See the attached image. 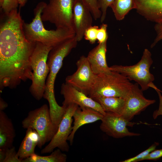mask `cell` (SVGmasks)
<instances>
[{
  "mask_svg": "<svg viewBox=\"0 0 162 162\" xmlns=\"http://www.w3.org/2000/svg\"><path fill=\"white\" fill-rule=\"evenodd\" d=\"M78 42L75 36L53 47L49 54L47 63L49 72L43 98L47 100L50 111L52 114L58 113L62 109L55 97L54 84L57 75L62 67L64 58L76 47Z\"/></svg>",
  "mask_w": 162,
  "mask_h": 162,
  "instance_id": "obj_1",
  "label": "cell"
},
{
  "mask_svg": "<svg viewBox=\"0 0 162 162\" xmlns=\"http://www.w3.org/2000/svg\"><path fill=\"white\" fill-rule=\"evenodd\" d=\"M46 3H38L34 10V18L30 23L24 22L23 29L26 38L35 42H39L54 47L65 40L75 36L73 30L64 28H56L48 30L44 27L41 18L42 11Z\"/></svg>",
  "mask_w": 162,
  "mask_h": 162,
  "instance_id": "obj_2",
  "label": "cell"
},
{
  "mask_svg": "<svg viewBox=\"0 0 162 162\" xmlns=\"http://www.w3.org/2000/svg\"><path fill=\"white\" fill-rule=\"evenodd\" d=\"M133 84L126 77L111 71L97 75L88 96L93 99L100 97L122 98L125 99Z\"/></svg>",
  "mask_w": 162,
  "mask_h": 162,
  "instance_id": "obj_3",
  "label": "cell"
},
{
  "mask_svg": "<svg viewBox=\"0 0 162 162\" xmlns=\"http://www.w3.org/2000/svg\"><path fill=\"white\" fill-rule=\"evenodd\" d=\"M52 47L36 42L31 57L33 76L29 91L33 97L38 100L43 98L45 92L49 72L47 63L48 57Z\"/></svg>",
  "mask_w": 162,
  "mask_h": 162,
  "instance_id": "obj_4",
  "label": "cell"
},
{
  "mask_svg": "<svg viewBox=\"0 0 162 162\" xmlns=\"http://www.w3.org/2000/svg\"><path fill=\"white\" fill-rule=\"evenodd\" d=\"M22 124L25 129L31 128L36 131L40 138L37 146L40 149L50 141L57 131L53 126L49 108L46 104L30 111Z\"/></svg>",
  "mask_w": 162,
  "mask_h": 162,
  "instance_id": "obj_5",
  "label": "cell"
},
{
  "mask_svg": "<svg viewBox=\"0 0 162 162\" xmlns=\"http://www.w3.org/2000/svg\"><path fill=\"white\" fill-rule=\"evenodd\" d=\"M153 63L150 52L144 49L140 60L130 66L114 65L110 67L111 71L118 72L126 77L130 80H134L144 91L149 88V85L154 80V75L150 72Z\"/></svg>",
  "mask_w": 162,
  "mask_h": 162,
  "instance_id": "obj_6",
  "label": "cell"
},
{
  "mask_svg": "<svg viewBox=\"0 0 162 162\" xmlns=\"http://www.w3.org/2000/svg\"><path fill=\"white\" fill-rule=\"evenodd\" d=\"M76 1L49 0L41 14L42 21H48L54 24L56 28L74 31L73 10Z\"/></svg>",
  "mask_w": 162,
  "mask_h": 162,
  "instance_id": "obj_7",
  "label": "cell"
},
{
  "mask_svg": "<svg viewBox=\"0 0 162 162\" xmlns=\"http://www.w3.org/2000/svg\"><path fill=\"white\" fill-rule=\"evenodd\" d=\"M79 106L75 104H69L59 124L56 133L49 143L41 151L42 154L51 153L57 148L62 152H68L69 149L67 142L72 130V124L73 114Z\"/></svg>",
  "mask_w": 162,
  "mask_h": 162,
  "instance_id": "obj_8",
  "label": "cell"
},
{
  "mask_svg": "<svg viewBox=\"0 0 162 162\" xmlns=\"http://www.w3.org/2000/svg\"><path fill=\"white\" fill-rule=\"evenodd\" d=\"M76 64V71L66 77L65 82L88 96L97 75L93 72L87 57L80 56Z\"/></svg>",
  "mask_w": 162,
  "mask_h": 162,
  "instance_id": "obj_9",
  "label": "cell"
},
{
  "mask_svg": "<svg viewBox=\"0 0 162 162\" xmlns=\"http://www.w3.org/2000/svg\"><path fill=\"white\" fill-rule=\"evenodd\" d=\"M101 120L100 130L114 138L137 136L140 135L130 131L127 128V126L132 127L136 123L128 121L121 115L106 112Z\"/></svg>",
  "mask_w": 162,
  "mask_h": 162,
  "instance_id": "obj_10",
  "label": "cell"
},
{
  "mask_svg": "<svg viewBox=\"0 0 162 162\" xmlns=\"http://www.w3.org/2000/svg\"><path fill=\"white\" fill-rule=\"evenodd\" d=\"M136 82L133 84L128 97L125 99L126 103L122 116L127 120L130 121L135 116L139 114L148 106L155 103L154 100L146 98L143 91Z\"/></svg>",
  "mask_w": 162,
  "mask_h": 162,
  "instance_id": "obj_11",
  "label": "cell"
},
{
  "mask_svg": "<svg viewBox=\"0 0 162 162\" xmlns=\"http://www.w3.org/2000/svg\"><path fill=\"white\" fill-rule=\"evenodd\" d=\"M61 94L64 98L62 106L66 108L69 104H74L80 107L92 108L104 115L106 114V112L97 102L66 82L61 86Z\"/></svg>",
  "mask_w": 162,
  "mask_h": 162,
  "instance_id": "obj_12",
  "label": "cell"
},
{
  "mask_svg": "<svg viewBox=\"0 0 162 162\" xmlns=\"http://www.w3.org/2000/svg\"><path fill=\"white\" fill-rule=\"evenodd\" d=\"M93 18L90 10L82 1L76 0L73 10V24L75 37L78 42L84 37L85 31L92 26Z\"/></svg>",
  "mask_w": 162,
  "mask_h": 162,
  "instance_id": "obj_13",
  "label": "cell"
},
{
  "mask_svg": "<svg viewBox=\"0 0 162 162\" xmlns=\"http://www.w3.org/2000/svg\"><path fill=\"white\" fill-rule=\"evenodd\" d=\"M104 116L99 112L92 108L79 106L73 114L74 125L72 127V131L68 139L70 145H72L75 134L80 127L86 124L101 120Z\"/></svg>",
  "mask_w": 162,
  "mask_h": 162,
  "instance_id": "obj_14",
  "label": "cell"
},
{
  "mask_svg": "<svg viewBox=\"0 0 162 162\" xmlns=\"http://www.w3.org/2000/svg\"><path fill=\"white\" fill-rule=\"evenodd\" d=\"M137 12L147 20L162 22V0H134Z\"/></svg>",
  "mask_w": 162,
  "mask_h": 162,
  "instance_id": "obj_15",
  "label": "cell"
},
{
  "mask_svg": "<svg viewBox=\"0 0 162 162\" xmlns=\"http://www.w3.org/2000/svg\"><path fill=\"white\" fill-rule=\"evenodd\" d=\"M106 44L107 41L99 44L86 56L93 72L96 75L109 73L111 71L106 61Z\"/></svg>",
  "mask_w": 162,
  "mask_h": 162,
  "instance_id": "obj_16",
  "label": "cell"
},
{
  "mask_svg": "<svg viewBox=\"0 0 162 162\" xmlns=\"http://www.w3.org/2000/svg\"><path fill=\"white\" fill-rule=\"evenodd\" d=\"M15 136L11 119L4 111H0V149L12 147Z\"/></svg>",
  "mask_w": 162,
  "mask_h": 162,
  "instance_id": "obj_17",
  "label": "cell"
},
{
  "mask_svg": "<svg viewBox=\"0 0 162 162\" xmlns=\"http://www.w3.org/2000/svg\"><path fill=\"white\" fill-rule=\"evenodd\" d=\"M39 140V135L35 130L31 128L27 129L25 136L17 152L18 156L22 161L35 153V148Z\"/></svg>",
  "mask_w": 162,
  "mask_h": 162,
  "instance_id": "obj_18",
  "label": "cell"
},
{
  "mask_svg": "<svg viewBox=\"0 0 162 162\" xmlns=\"http://www.w3.org/2000/svg\"><path fill=\"white\" fill-rule=\"evenodd\" d=\"M100 105L106 112L122 116L125 105V99L123 98L100 97L93 99Z\"/></svg>",
  "mask_w": 162,
  "mask_h": 162,
  "instance_id": "obj_19",
  "label": "cell"
},
{
  "mask_svg": "<svg viewBox=\"0 0 162 162\" xmlns=\"http://www.w3.org/2000/svg\"><path fill=\"white\" fill-rule=\"evenodd\" d=\"M116 19L121 21L132 10L135 9L134 0H115L110 6Z\"/></svg>",
  "mask_w": 162,
  "mask_h": 162,
  "instance_id": "obj_20",
  "label": "cell"
},
{
  "mask_svg": "<svg viewBox=\"0 0 162 162\" xmlns=\"http://www.w3.org/2000/svg\"><path fill=\"white\" fill-rule=\"evenodd\" d=\"M62 151L58 148L46 156H39L35 153L22 160V162H65L67 156Z\"/></svg>",
  "mask_w": 162,
  "mask_h": 162,
  "instance_id": "obj_21",
  "label": "cell"
},
{
  "mask_svg": "<svg viewBox=\"0 0 162 162\" xmlns=\"http://www.w3.org/2000/svg\"><path fill=\"white\" fill-rule=\"evenodd\" d=\"M91 12L94 20L100 19L101 12L99 7L98 0H81Z\"/></svg>",
  "mask_w": 162,
  "mask_h": 162,
  "instance_id": "obj_22",
  "label": "cell"
},
{
  "mask_svg": "<svg viewBox=\"0 0 162 162\" xmlns=\"http://www.w3.org/2000/svg\"><path fill=\"white\" fill-rule=\"evenodd\" d=\"M159 145V143L158 142H155L148 148L137 155L121 162H136L140 161L141 159L146 156L151 152L155 150L157 147Z\"/></svg>",
  "mask_w": 162,
  "mask_h": 162,
  "instance_id": "obj_23",
  "label": "cell"
},
{
  "mask_svg": "<svg viewBox=\"0 0 162 162\" xmlns=\"http://www.w3.org/2000/svg\"><path fill=\"white\" fill-rule=\"evenodd\" d=\"M99 27L97 26H92L85 31L84 37L91 44L95 43L97 40V34Z\"/></svg>",
  "mask_w": 162,
  "mask_h": 162,
  "instance_id": "obj_24",
  "label": "cell"
},
{
  "mask_svg": "<svg viewBox=\"0 0 162 162\" xmlns=\"http://www.w3.org/2000/svg\"><path fill=\"white\" fill-rule=\"evenodd\" d=\"M115 0H98L99 7L101 12L100 21L103 22L105 20L108 8L110 7Z\"/></svg>",
  "mask_w": 162,
  "mask_h": 162,
  "instance_id": "obj_25",
  "label": "cell"
},
{
  "mask_svg": "<svg viewBox=\"0 0 162 162\" xmlns=\"http://www.w3.org/2000/svg\"><path fill=\"white\" fill-rule=\"evenodd\" d=\"M4 162H22L18 156L15 148L13 146L6 149V156Z\"/></svg>",
  "mask_w": 162,
  "mask_h": 162,
  "instance_id": "obj_26",
  "label": "cell"
},
{
  "mask_svg": "<svg viewBox=\"0 0 162 162\" xmlns=\"http://www.w3.org/2000/svg\"><path fill=\"white\" fill-rule=\"evenodd\" d=\"M19 4L18 0H4L1 9L2 12L8 13L13 10L17 9Z\"/></svg>",
  "mask_w": 162,
  "mask_h": 162,
  "instance_id": "obj_27",
  "label": "cell"
},
{
  "mask_svg": "<svg viewBox=\"0 0 162 162\" xmlns=\"http://www.w3.org/2000/svg\"><path fill=\"white\" fill-rule=\"evenodd\" d=\"M107 26V24L103 23L99 28L97 34V40L99 44L107 41L108 38Z\"/></svg>",
  "mask_w": 162,
  "mask_h": 162,
  "instance_id": "obj_28",
  "label": "cell"
},
{
  "mask_svg": "<svg viewBox=\"0 0 162 162\" xmlns=\"http://www.w3.org/2000/svg\"><path fill=\"white\" fill-rule=\"evenodd\" d=\"M149 87L154 88L157 92L159 100V104L158 109L154 111L153 114V117L154 119H155L157 117L162 115V96L160 91L154 85L153 83H151L149 85Z\"/></svg>",
  "mask_w": 162,
  "mask_h": 162,
  "instance_id": "obj_29",
  "label": "cell"
},
{
  "mask_svg": "<svg viewBox=\"0 0 162 162\" xmlns=\"http://www.w3.org/2000/svg\"><path fill=\"white\" fill-rule=\"evenodd\" d=\"M154 28L156 36L151 46V48L154 47L159 41L162 40V22L156 23Z\"/></svg>",
  "mask_w": 162,
  "mask_h": 162,
  "instance_id": "obj_30",
  "label": "cell"
},
{
  "mask_svg": "<svg viewBox=\"0 0 162 162\" xmlns=\"http://www.w3.org/2000/svg\"><path fill=\"white\" fill-rule=\"evenodd\" d=\"M162 157V149L154 150L146 156L141 159L140 161L145 160H156Z\"/></svg>",
  "mask_w": 162,
  "mask_h": 162,
  "instance_id": "obj_31",
  "label": "cell"
},
{
  "mask_svg": "<svg viewBox=\"0 0 162 162\" xmlns=\"http://www.w3.org/2000/svg\"><path fill=\"white\" fill-rule=\"evenodd\" d=\"M8 106V104L2 98H0V111H3Z\"/></svg>",
  "mask_w": 162,
  "mask_h": 162,
  "instance_id": "obj_32",
  "label": "cell"
},
{
  "mask_svg": "<svg viewBox=\"0 0 162 162\" xmlns=\"http://www.w3.org/2000/svg\"><path fill=\"white\" fill-rule=\"evenodd\" d=\"M6 149H0V162H4L6 156Z\"/></svg>",
  "mask_w": 162,
  "mask_h": 162,
  "instance_id": "obj_33",
  "label": "cell"
},
{
  "mask_svg": "<svg viewBox=\"0 0 162 162\" xmlns=\"http://www.w3.org/2000/svg\"><path fill=\"white\" fill-rule=\"evenodd\" d=\"M27 0H18L20 7L24 6L26 4Z\"/></svg>",
  "mask_w": 162,
  "mask_h": 162,
  "instance_id": "obj_34",
  "label": "cell"
},
{
  "mask_svg": "<svg viewBox=\"0 0 162 162\" xmlns=\"http://www.w3.org/2000/svg\"><path fill=\"white\" fill-rule=\"evenodd\" d=\"M4 0H0V8L2 7L3 5Z\"/></svg>",
  "mask_w": 162,
  "mask_h": 162,
  "instance_id": "obj_35",
  "label": "cell"
}]
</instances>
